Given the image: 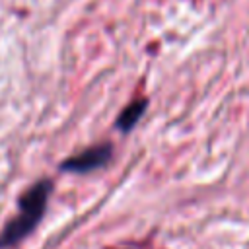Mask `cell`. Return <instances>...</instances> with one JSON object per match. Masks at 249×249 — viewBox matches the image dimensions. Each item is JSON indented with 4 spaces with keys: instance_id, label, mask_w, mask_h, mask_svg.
<instances>
[{
    "instance_id": "cell-3",
    "label": "cell",
    "mask_w": 249,
    "mask_h": 249,
    "mask_svg": "<svg viewBox=\"0 0 249 249\" xmlns=\"http://www.w3.org/2000/svg\"><path fill=\"white\" fill-rule=\"evenodd\" d=\"M146 105H148L146 99H136V101L128 103V105L121 111V115L117 117V128H119L121 132L132 130V128L136 126V123L140 121V117L144 115Z\"/></svg>"
},
{
    "instance_id": "cell-1",
    "label": "cell",
    "mask_w": 249,
    "mask_h": 249,
    "mask_svg": "<svg viewBox=\"0 0 249 249\" xmlns=\"http://www.w3.org/2000/svg\"><path fill=\"white\" fill-rule=\"evenodd\" d=\"M51 193H53V181L41 179L19 196L18 216L14 220H10L0 233V249L19 243L23 237H27L37 228V224L41 222V218L47 210Z\"/></svg>"
},
{
    "instance_id": "cell-2",
    "label": "cell",
    "mask_w": 249,
    "mask_h": 249,
    "mask_svg": "<svg viewBox=\"0 0 249 249\" xmlns=\"http://www.w3.org/2000/svg\"><path fill=\"white\" fill-rule=\"evenodd\" d=\"M111 156H113V146L109 142H101V144L89 146V148L70 156L68 160H64L60 163V171L89 173V171H95V169H101L103 165H107Z\"/></svg>"
}]
</instances>
